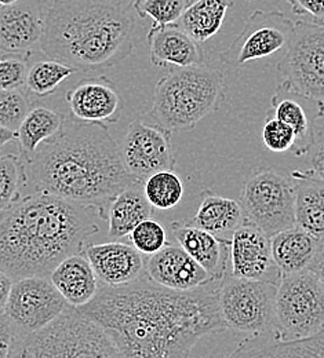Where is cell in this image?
I'll use <instances>...</instances> for the list:
<instances>
[{
	"label": "cell",
	"instance_id": "cell-21",
	"mask_svg": "<svg viewBox=\"0 0 324 358\" xmlns=\"http://www.w3.org/2000/svg\"><path fill=\"white\" fill-rule=\"evenodd\" d=\"M150 62L155 66L185 68L204 62L199 42L192 39L177 24L152 27L148 32Z\"/></svg>",
	"mask_w": 324,
	"mask_h": 358
},
{
	"label": "cell",
	"instance_id": "cell-30",
	"mask_svg": "<svg viewBox=\"0 0 324 358\" xmlns=\"http://www.w3.org/2000/svg\"><path fill=\"white\" fill-rule=\"evenodd\" d=\"M143 193L153 208L170 210L183 200L184 183L174 170H162L143 180Z\"/></svg>",
	"mask_w": 324,
	"mask_h": 358
},
{
	"label": "cell",
	"instance_id": "cell-20",
	"mask_svg": "<svg viewBox=\"0 0 324 358\" xmlns=\"http://www.w3.org/2000/svg\"><path fill=\"white\" fill-rule=\"evenodd\" d=\"M171 231L176 241L207 271L211 280H221L230 273L231 238L217 237L197 226L174 221Z\"/></svg>",
	"mask_w": 324,
	"mask_h": 358
},
{
	"label": "cell",
	"instance_id": "cell-7",
	"mask_svg": "<svg viewBox=\"0 0 324 358\" xmlns=\"http://www.w3.org/2000/svg\"><path fill=\"white\" fill-rule=\"evenodd\" d=\"M324 328V285L314 270L281 274L272 338L297 341Z\"/></svg>",
	"mask_w": 324,
	"mask_h": 358
},
{
	"label": "cell",
	"instance_id": "cell-16",
	"mask_svg": "<svg viewBox=\"0 0 324 358\" xmlns=\"http://www.w3.org/2000/svg\"><path fill=\"white\" fill-rule=\"evenodd\" d=\"M268 113L293 129L295 142L291 152L298 157L305 156L316 138V123L324 116L323 105L280 82L271 99Z\"/></svg>",
	"mask_w": 324,
	"mask_h": 358
},
{
	"label": "cell",
	"instance_id": "cell-17",
	"mask_svg": "<svg viewBox=\"0 0 324 358\" xmlns=\"http://www.w3.org/2000/svg\"><path fill=\"white\" fill-rule=\"evenodd\" d=\"M65 98L72 117L79 122L108 126L118 123L123 113V99L113 82L105 76L80 80Z\"/></svg>",
	"mask_w": 324,
	"mask_h": 358
},
{
	"label": "cell",
	"instance_id": "cell-35",
	"mask_svg": "<svg viewBox=\"0 0 324 358\" xmlns=\"http://www.w3.org/2000/svg\"><path fill=\"white\" fill-rule=\"evenodd\" d=\"M129 238L132 245L136 247L143 255H152L169 243L163 224L152 218L139 222L129 234Z\"/></svg>",
	"mask_w": 324,
	"mask_h": 358
},
{
	"label": "cell",
	"instance_id": "cell-43",
	"mask_svg": "<svg viewBox=\"0 0 324 358\" xmlns=\"http://www.w3.org/2000/svg\"><path fill=\"white\" fill-rule=\"evenodd\" d=\"M15 136H17V133H14V131H11V130H7V129H4V127L0 126V146L8 143V142L13 141Z\"/></svg>",
	"mask_w": 324,
	"mask_h": 358
},
{
	"label": "cell",
	"instance_id": "cell-31",
	"mask_svg": "<svg viewBox=\"0 0 324 358\" xmlns=\"http://www.w3.org/2000/svg\"><path fill=\"white\" fill-rule=\"evenodd\" d=\"M75 72H78L76 68L52 58L38 61L28 69L25 86L38 96H47Z\"/></svg>",
	"mask_w": 324,
	"mask_h": 358
},
{
	"label": "cell",
	"instance_id": "cell-36",
	"mask_svg": "<svg viewBox=\"0 0 324 358\" xmlns=\"http://www.w3.org/2000/svg\"><path fill=\"white\" fill-rule=\"evenodd\" d=\"M262 141L267 149L271 152H291L295 142V134L290 126L279 120L272 113L267 112V119L262 129Z\"/></svg>",
	"mask_w": 324,
	"mask_h": 358
},
{
	"label": "cell",
	"instance_id": "cell-12",
	"mask_svg": "<svg viewBox=\"0 0 324 358\" xmlns=\"http://www.w3.org/2000/svg\"><path fill=\"white\" fill-rule=\"evenodd\" d=\"M68 306L50 277L31 275L13 281L4 314L21 335L28 336L45 328Z\"/></svg>",
	"mask_w": 324,
	"mask_h": 358
},
{
	"label": "cell",
	"instance_id": "cell-29",
	"mask_svg": "<svg viewBox=\"0 0 324 358\" xmlns=\"http://www.w3.org/2000/svg\"><path fill=\"white\" fill-rule=\"evenodd\" d=\"M62 115L54 109L46 106L31 109L17 131L24 157H29L42 142L57 134L62 127Z\"/></svg>",
	"mask_w": 324,
	"mask_h": 358
},
{
	"label": "cell",
	"instance_id": "cell-33",
	"mask_svg": "<svg viewBox=\"0 0 324 358\" xmlns=\"http://www.w3.org/2000/svg\"><path fill=\"white\" fill-rule=\"evenodd\" d=\"M189 0H136L133 10L141 18H152V27L176 24L183 15Z\"/></svg>",
	"mask_w": 324,
	"mask_h": 358
},
{
	"label": "cell",
	"instance_id": "cell-13",
	"mask_svg": "<svg viewBox=\"0 0 324 358\" xmlns=\"http://www.w3.org/2000/svg\"><path fill=\"white\" fill-rule=\"evenodd\" d=\"M119 149L127 171L141 182L157 171L176 169L173 133L157 124L134 120Z\"/></svg>",
	"mask_w": 324,
	"mask_h": 358
},
{
	"label": "cell",
	"instance_id": "cell-9",
	"mask_svg": "<svg viewBox=\"0 0 324 358\" xmlns=\"http://www.w3.org/2000/svg\"><path fill=\"white\" fill-rule=\"evenodd\" d=\"M240 204L246 222L269 237L297 224L294 179L274 169H258L244 182Z\"/></svg>",
	"mask_w": 324,
	"mask_h": 358
},
{
	"label": "cell",
	"instance_id": "cell-3",
	"mask_svg": "<svg viewBox=\"0 0 324 358\" xmlns=\"http://www.w3.org/2000/svg\"><path fill=\"white\" fill-rule=\"evenodd\" d=\"M105 220L99 207L38 192L0 217V270L13 281L48 277L61 261L82 252Z\"/></svg>",
	"mask_w": 324,
	"mask_h": 358
},
{
	"label": "cell",
	"instance_id": "cell-6",
	"mask_svg": "<svg viewBox=\"0 0 324 358\" xmlns=\"http://www.w3.org/2000/svg\"><path fill=\"white\" fill-rule=\"evenodd\" d=\"M20 357H120V353L98 322L69 305L24 339Z\"/></svg>",
	"mask_w": 324,
	"mask_h": 358
},
{
	"label": "cell",
	"instance_id": "cell-1",
	"mask_svg": "<svg viewBox=\"0 0 324 358\" xmlns=\"http://www.w3.org/2000/svg\"><path fill=\"white\" fill-rule=\"evenodd\" d=\"M221 280L177 291L143 275L104 284L78 309L106 331L120 357H188L200 339L227 331L218 305Z\"/></svg>",
	"mask_w": 324,
	"mask_h": 358
},
{
	"label": "cell",
	"instance_id": "cell-11",
	"mask_svg": "<svg viewBox=\"0 0 324 358\" xmlns=\"http://www.w3.org/2000/svg\"><path fill=\"white\" fill-rule=\"evenodd\" d=\"M294 22L278 10L253 11L231 45L220 54V61L232 69L271 57L287 48L294 32Z\"/></svg>",
	"mask_w": 324,
	"mask_h": 358
},
{
	"label": "cell",
	"instance_id": "cell-5",
	"mask_svg": "<svg viewBox=\"0 0 324 358\" xmlns=\"http://www.w3.org/2000/svg\"><path fill=\"white\" fill-rule=\"evenodd\" d=\"M225 101L224 73L207 64L173 69L155 87L149 119L171 131L195 129Z\"/></svg>",
	"mask_w": 324,
	"mask_h": 358
},
{
	"label": "cell",
	"instance_id": "cell-22",
	"mask_svg": "<svg viewBox=\"0 0 324 358\" xmlns=\"http://www.w3.org/2000/svg\"><path fill=\"white\" fill-rule=\"evenodd\" d=\"M321 247L322 240L298 224L271 237L272 255L281 274L311 270Z\"/></svg>",
	"mask_w": 324,
	"mask_h": 358
},
{
	"label": "cell",
	"instance_id": "cell-38",
	"mask_svg": "<svg viewBox=\"0 0 324 358\" xmlns=\"http://www.w3.org/2000/svg\"><path fill=\"white\" fill-rule=\"evenodd\" d=\"M25 338L4 312H0V358L20 357Z\"/></svg>",
	"mask_w": 324,
	"mask_h": 358
},
{
	"label": "cell",
	"instance_id": "cell-25",
	"mask_svg": "<svg viewBox=\"0 0 324 358\" xmlns=\"http://www.w3.org/2000/svg\"><path fill=\"white\" fill-rule=\"evenodd\" d=\"M188 224L197 226L217 237L231 238L232 234L246 224V217L240 201L217 196L211 190L204 189L199 210Z\"/></svg>",
	"mask_w": 324,
	"mask_h": 358
},
{
	"label": "cell",
	"instance_id": "cell-45",
	"mask_svg": "<svg viewBox=\"0 0 324 358\" xmlns=\"http://www.w3.org/2000/svg\"><path fill=\"white\" fill-rule=\"evenodd\" d=\"M4 55H6V52H4L3 47H1V45H0V58H1V57H4Z\"/></svg>",
	"mask_w": 324,
	"mask_h": 358
},
{
	"label": "cell",
	"instance_id": "cell-24",
	"mask_svg": "<svg viewBox=\"0 0 324 358\" xmlns=\"http://www.w3.org/2000/svg\"><path fill=\"white\" fill-rule=\"evenodd\" d=\"M231 357H324V328L297 341H278L271 335L247 336Z\"/></svg>",
	"mask_w": 324,
	"mask_h": 358
},
{
	"label": "cell",
	"instance_id": "cell-34",
	"mask_svg": "<svg viewBox=\"0 0 324 358\" xmlns=\"http://www.w3.org/2000/svg\"><path fill=\"white\" fill-rule=\"evenodd\" d=\"M29 112L27 95L20 89L0 90V126L18 131L22 120Z\"/></svg>",
	"mask_w": 324,
	"mask_h": 358
},
{
	"label": "cell",
	"instance_id": "cell-4",
	"mask_svg": "<svg viewBox=\"0 0 324 358\" xmlns=\"http://www.w3.org/2000/svg\"><path fill=\"white\" fill-rule=\"evenodd\" d=\"M133 4L116 0H54L41 50L78 71H104L134 50Z\"/></svg>",
	"mask_w": 324,
	"mask_h": 358
},
{
	"label": "cell",
	"instance_id": "cell-39",
	"mask_svg": "<svg viewBox=\"0 0 324 358\" xmlns=\"http://www.w3.org/2000/svg\"><path fill=\"white\" fill-rule=\"evenodd\" d=\"M291 13L301 18H309L311 24L324 27V0H286Z\"/></svg>",
	"mask_w": 324,
	"mask_h": 358
},
{
	"label": "cell",
	"instance_id": "cell-2",
	"mask_svg": "<svg viewBox=\"0 0 324 358\" xmlns=\"http://www.w3.org/2000/svg\"><path fill=\"white\" fill-rule=\"evenodd\" d=\"M28 177L39 192L105 208L139 183L126 169L106 124L65 120L55 135L27 157Z\"/></svg>",
	"mask_w": 324,
	"mask_h": 358
},
{
	"label": "cell",
	"instance_id": "cell-32",
	"mask_svg": "<svg viewBox=\"0 0 324 358\" xmlns=\"http://www.w3.org/2000/svg\"><path fill=\"white\" fill-rule=\"evenodd\" d=\"M28 178L21 157L11 153L0 155V217L20 200Z\"/></svg>",
	"mask_w": 324,
	"mask_h": 358
},
{
	"label": "cell",
	"instance_id": "cell-42",
	"mask_svg": "<svg viewBox=\"0 0 324 358\" xmlns=\"http://www.w3.org/2000/svg\"><path fill=\"white\" fill-rule=\"evenodd\" d=\"M311 270H314L319 275V278L322 280L324 285V240H322V247L319 250V254H318Z\"/></svg>",
	"mask_w": 324,
	"mask_h": 358
},
{
	"label": "cell",
	"instance_id": "cell-10",
	"mask_svg": "<svg viewBox=\"0 0 324 358\" xmlns=\"http://www.w3.org/2000/svg\"><path fill=\"white\" fill-rule=\"evenodd\" d=\"M278 72L280 82L324 106V27L297 22Z\"/></svg>",
	"mask_w": 324,
	"mask_h": 358
},
{
	"label": "cell",
	"instance_id": "cell-47",
	"mask_svg": "<svg viewBox=\"0 0 324 358\" xmlns=\"http://www.w3.org/2000/svg\"><path fill=\"white\" fill-rule=\"evenodd\" d=\"M248 1H255V0H248Z\"/></svg>",
	"mask_w": 324,
	"mask_h": 358
},
{
	"label": "cell",
	"instance_id": "cell-37",
	"mask_svg": "<svg viewBox=\"0 0 324 358\" xmlns=\"http://www.w3.org/2000/svg\"><path fill=\"white\" fill-rule=\"evenodd\" d=\"M28 62L22 55L6 54L0 58V90L20 89L25 85Z\"/></svg>",
	"mask_w": 324,
	"mask_h": 358
},
{
	"label": "cell",
	"instance_id": "cell-41",
	"mask_svg": "<svg viewBox=\"0 0 324 358\" xmlns=\"http://www.w3.org/2000/svg\"><path fill=\"white\" fill-rule=\"evenodd\" d=\"M11 285L13 280L3 270H0V312H4Z\"/></svg>",
	"mask_w": 324,
	"mask_h": 358
},
{
	"label": "cell",
	"instance_id": "cell-28",
	"mask_svg": "<svg viewBox=\"0 0 324 358\" xmlns=\"http://www.w3.org/2000/svg\"><path fill=\"white\" fill-rule=\"evenodd\" d=\"M232 6V0H189L176 24L196 42H207L220 32Z\"/></svg>",
	"mask_w": 324,
	"mask_h": 358
},
{
	"label": "cell",
	"instance_id": "cell-26",
	"mask_svg": "<svg viewBox=\"0 0 324 358\" xmlns=\"http://www.w3.org/2000/svg\"><path fill=\"white\" fill-rule=\"evenodd\" d=\"M152 214L153 207L143 193V182L126 187L109 204L108 237L113 241L129 237L133 229Z\"/></svg>",
	"mask_w": 324,
	"mask_h": 358
},
{
	"label": "cell",
	"instance_id": "cell-8",
	"mask_svg": "<svg viewBox=\"0 0 324 358\" xmlns=\"http://www.w3.org/2000/svg\"><path fill=\"white\" fill-rule=\"evenodd\" d=\"M278 284L228 273L220 285V314L227 329L247 336L272 335Z\"/></svg>",
	"mask_w": 324,
	"mask_h": 358
},
{
	"label": "cell",
	"instance_id": "cell-23",
	"mask_svg": "<svg viewBox=\"0 0 324 358\" xmlns=\"http://www.w3.org/2000/svg\"><path fill=\"white\" fill-rule=\"evenodd\" d=\"M68 305L80 308L98 292V277L87 258L80 254L61 261L48 275Z\"/></svg>",
	"mask_w": 324,
	"mask_h": 358
},
{
	"label": "cell",
	"instance_id": "cell-40",
	"mask_svg": "<svg viewBox=\"0 0 324 358\" xmlns=\"http://www.w3.org/2000/svg\"><path fill=\"white\" fill-rule=\"evenodd\" d=\"M305 156H308L307 163L309 169L301 171L307 176L324 180V131L321 134H316L309 152Z\"/></svg>",
	"mask_w": 324,
	"mask_h": 358
},
{
	"label": "cell",
	"instance_id": "cell-15",
	"mask_svg": "<svg viewBox=\"0 0 324 358\" xmlns=\"http://www.w3.org/2000/svg\"><path fill=\"white\" fill-rule=\"evenodd\" d=\"M48 7L46 0H17L0 7V45L6 54L22 55L41 45Z\"/></svg>",
	"mask_w": 324,
	"mask_h": 358
},
{
	"label": "cell",
	"instance_id": "cell-27",
	"mask_svg": "<svg viewBox=\"0 0 324 358\" xmlns=\"http://www.w3.org/2000/svg\"><path fill=\"white\" fill-rule=\"evenodd\" d=\"M295 186V221L300 227L324 240V180L297 170L291 174Z\"/></svg>",
	"mask_w": 324,
	"mask_h": 358
},
{
	"label": "cell",
	"instance_id": "cell-46",
	"mask_svg": "<svg viewBox=\"0 0 324 358\" xmlns=\"http://www.w3.org/2000/svg\"><path fill=\"white\" fill-rule=\"evenodd\" d=\"M116 1H120V3H130V1H133V0H116ZM136 1V0H134Z\"/></svg>",
	"mask_w": 324,
	"mask_h": 358
},
{
	"label": "cell",
	"instance_id": "cell-14",
	"mask_svg": "<svg viewBox=\"0 0 324 358\" xmlns=\"http://www.w3.org/2000/svg\"><path fill=\"white\" fill-rule=\"evenodd\" d=\"M230 273L250 280L278 284L281 277L271 248V237L260 227L241 224L231 237Z\"/></svg>",
	"mask_w": 324,
	"mask_h": 358
},
{
	"label": "cell",
	"instance_id": "cell-19",
	"mask_svg": "<svg viewBox=\"0 0 324 358\" xmlns=\"http://www.w3.org/2000/svg\"><path fill=\"white\" fill-rule=\"evenodd\" d=\"M146 277L177 291L193 289L211 280L207 271L178 243H167L162 250L149 255Z\"/></svg>",
	"mask_w": 324,
	"mask_h": 358
},
{
	"label": "cell",
	"instance_id": "cell-44",
	"mask_svg": "<svg viewBox=\"0 0 324 358\" xmlns=\"http://www.w3.org/2000/svg\"><path fill=\"white\" fill-rule=\"evenodd\" d=\"M14 1H17V0H0V7L1 6H8V4L14 3Z\"/></svg>",
	"mask_w": 324,
	"mask_h": 358
},
{
	"label": "cell",
	"instance_id": "cell-18",
	"mask_svg": "<svg viewBox=\"0 0 324 358\" xmlns=\"http://www.w3.org/2000/svg\"><path fill=\"white\" fill-rule=\"evenodd\" d=\"M85 254L98 280L105 285H123L146 275L143 254L133 245L119 241L90 244Z\"/></svg>",
	"mask_w": 324,
	"mask_h": 358
}]
</instances>
